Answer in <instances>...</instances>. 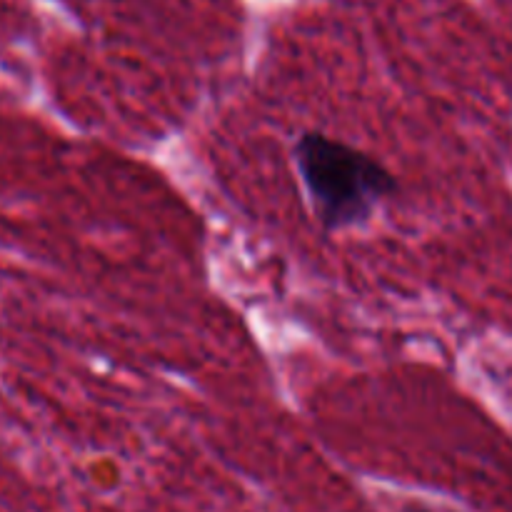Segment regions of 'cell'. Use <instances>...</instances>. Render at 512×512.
<instances>
[{
  "label": "cell",
  "instance_id": "obj_1",
  "mask_svg": "<svg viewBox=\"0 0 512 512\" xmlns=\"http://www.w3.org/2000/svg\"><path fill=\"white\" fill-rule=\"evenodd\" d=\"M293 160L325 230L368 223L380 203L398 190L395 175L378 158L320 130L298 135Z\"/></svg>",
  "mask_w": 512,
  "mask_h": 512
}]
</instances>
